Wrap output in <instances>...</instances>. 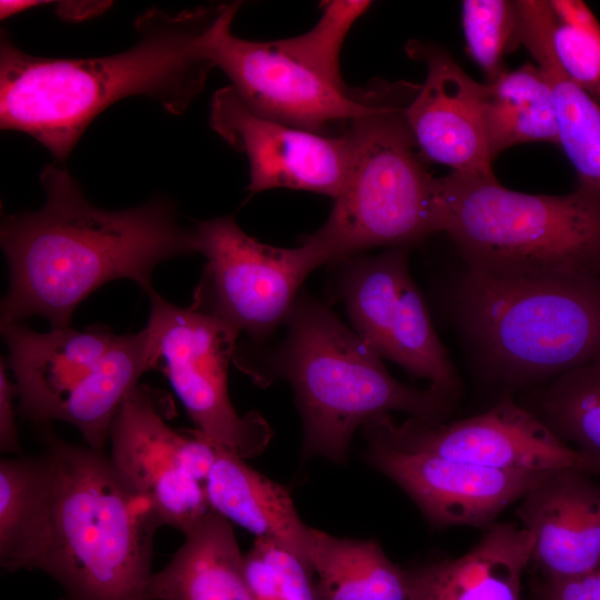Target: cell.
<instances>
[{
    "mask_svg": "<svg viewBox=\"0 0 600 600\" xmlns=\"http://www.w3.org/2000/svg\"><path fill=\"white\" fill-rule=\"evenodd\" d=\"M517 516L533 536L532 560L546 578L600 569V474L550 473L519 501Z\"/></svg>",
    "mask_w": 600,
    "mask_h": 600,
    "instance_id": "18",
    "label": "cell"
},
{
    "mask_svg": "<svg viewBox=\"0 0 600 600\" xmlns=\"http://www.w3.org/2000/svg\"><path fill=\"white\" fill-rule=\"evenodd\" d=\"M43 469L39 454L16 456L0 462V564L24 570L42 508Z\"/></svg>",
    "mask_w": 600,
    "mask_h": 600,
    "instance_id": "26",
    "label": "cell"
},
{
    "mask_svg": "<svg viewBox=\"0 0 600 600\" xmlns=\"http://www.w3.org/2000/svg\"><path fill=\"white\" fill-rule=\"evenodd\" d=\"M409 247L358 253L330 264L329 293L352 330L382 359L454 399L460 380L409 271Z\"/></svg>",
    "mask_w": 600,
    "mask_h": 600,
    "instance_id": "11",
    "label": "cell"
},
{
    "mask_svg": "<svg viewBox=\"0 0 600 600\" xmlns=\"http://www.w3.org/2000/svg\"><path fill=\"white\" fill-rule=\"evenodd\" d=\"M363 439L364 460L399 486L436 528L488 529L550 474L494 470Z\"/></svg>",
    "mask_w": 600,
    "mask_h": 600,
    "instance_id": "16",
    "label": "cell"
},
{
    "mask_svg": "<svg viewBox=\"0 0 600 600\" xmlns=\"http://www.w3.org/2000/svg\"><path fill=\"white\" fill-rule=\"evenodd\" d=\"M43 3L48 2L33 0H2L0 2V16L1 19H4Z\"/></svg>",
    "mask_w": 600,
    "mask_h": 600,
    "instance_id": "34",
    "label": "cell"
},
{
    "mask_svg": "<svg viewBox=\"0 0 600 600\" xmlns=\"http://www.w3.org/2000/svg\"><path fill=\"white\" fill-rule=\"evenodd\" d=\"M533 544L524 527L493 523L462 556L406 569L408 600H520Z\"/></svg>",
    "mask_w": 600,
    "mask_h": 600,
    "instance_id": "19",
    "label": "cell"
},
{
    "mask_svg": "<svg viewBox=\"0 0 600 600\" xmlns=\"http://www.w3.org/2000/svg\"><path fill=\"white\" fill-rule=\"evenodd\" d=\"M153 573L150 600H256L231 522L210 510Z\"/></svg>",
    "mask_w": 600,
    "mask_h": 600,
    "instance_id": "21",
    "label": "cell"
},
{
    "mask_svg": "<svg viewBox=\"0 0 600 600\" xmlns=\"http://www.w3.org/2000/svg\"><path fill=\"white\" fill-rule=\"evenodd\" d=\"M363 438L483 468L527 473L568 469L600 474L592 459L561 440L534 413L508 396L484 412L452 421H397L377 417L360 429Z\"/></svg>",
    "mask_w": 600,
    "mask_h": 600,
    "instance_id": "13",
    "label": "cell"
},
{
    "mask_svg": "<svg viewBox=\"0 0 600 600\" xmlns=\"http://www.w3.org/2000/svg\"><path fill=\"white\" fill-rule=\"evenodd\" d=\"M282 327L276 342H238L232 362L261 388L289 382L302 420V460L343 464L353 434L369 420L402 412L443 422L453 409L454 399L438 389L397 380L352 328L306 291Z\"/></svg>",
    "mask_w": 600,
    "mask_h": 600,
    "instance_id": "3",
    "label": "cell"
},
{
    "mask_svg": "<svg viewBox=\"0 0 600 600\" xmlns=\"http://www.w3.org/2000/svg\"><path fill=\"white\" fill-rule=\"evenodd\" d=\"M151 370L168 378L197 430L243 459L266 449L271 428L258 412L239 414L228 391V368L240 334L222 320L148 293Z\"/></svg>",
    "mask_w": 600,
    "mask_h": 600,
    "instance_id": "10",
    "label": "cell"
},
{
    "mask_svg": "<svg viewBox=\"0 0 600 600\" xmlns=\"http://www.w3.org/2000/svg\"><path fill=\"white\" fill-rule=\"evenodd\" d=\"M521 404L600 467V356L529 391Z\"/></svg>",
    "mask_w": 600,
    "mask_h": 600,
    "instance_id": "25",
    "label": "cell"
},
{
    "mask_svg": "<svg viewBox=\"0 0 600 600\" xmlns=\"http://www.w3.org/2000/svg\"><path fill=\"white\" fill-rule=\"evenodd\" d=\"M554 58L576 86L600 106V22L580 0H548Z\"/></svg>",
    "mask_w": 600,
    "mask_h": 600,
    "instance_id": "27",
    "label": "cell"
},
{
    "mask_svg": "<svg viewBox=\"0 0 600 600\" xmlns=\"http://www.w3.org/2000/svg\"><path fill=\"white\" fill-rule=\"evenodd\" d=\"M483 372L534 390L600 356V276L493 277L467 269L452 293Z\"/></svg>",
    "mask_w": 600,
    "mask_h": 600,
    "instance_id": "5",
    "label": "cell"
},
{
    "mask_svg": "<svg viewBox=\"0 0 600 600\" xmlns=\"http://www.w3.org/2000/svg\"><path fill=\"white\" fill-rule=\"evenodd\" d=\"M210 510L256 539L269 541L298 557L309 568V530L288 490L251 468L243 458L217 446L206 480Z\"/></svg>",
    "mask_w": 600,
    "mask_h": 600,
    "instance_id": "20",
    "label": "cell"
},
{
    "mask_svg": "<svg viewBox=\"0 0 600 600\" xmlns=\"http://www.w3.org/2000/svg\"><path fill=\"white\" fill-rule=\"evenodd\" d=\"M483 86V123L492 161L520 143L559 144L551 86L538 64L506 70Z\"/></svg>",
    "mask_w": 600,
    "mask_h": 600,
    "instance_id": "24",
    "label": "cell"
},
{
    "mask_svg": "<svg viewBox=\"0 0 600 600\" xmlns=\"http://www.w3.org/2000/svg\"><path fill=\"white\" fill-rule=\"evenodd\" d=\"M240 2L224 3L210 34L208 53L254 113L299 129L329 134L361 114L362 90L339 89L280 49L231 33Z\"/></svg>",
    "mask_w": 600,
    "mask_h": 600,
    "instance_id": "14",
    "label": "cell"
},
{
    "mask_svg": "<svg viewBox=\"0 0 600 600\" xmlns=\"http://www.w3.org/2000/svg\"><path fill=\"white\" fill-rule=\"evenodd\" d=\"M427 77L407 108V121L423 160L453 172L493 176L483 123V83L472 79L441 47L407 44Z\"/></svg>",
    "mask_w": 600,
    "mask_h": 600,
    "instance_id": "17",
    "label": "cell"
},
{
    "mask_svg": "<svg viewBox=\"0 0 600 600\" xmlns=\"http://www.w3.org/2000/svg\"><path fill=\"white\" fill-rule=\"evenodd\" d=\"M541 600H600V569L583 576L550 579L540 588Z\"/></svg>",
    "mask_w": 600,
    "mask_h": 600,
    "instance_id": "32",
    "label": "cell"
},
{
    "mask_svg": "<svg viewBox=\"0 0 600 600\" xmlns=\"http://www.w3.org/2000/svg\"><path fill=\"white\" fill-rule=\"evenodd\" d=\"M518 43L544 72L552 90L559 146L580 181L600 191V106L560 69L550 41L548 0H518Z\"/></svg>",
    "mask_w": 600,
    "mask_h": 600,
    "instance_id": "22",
    "label": "cell"
},
{
    "mask_svg": "<svg viewBox=\"0 0 600 600\" xmlns=\"http://www.w3.org/2000/svg\"><path fill=\"white\" fill-rule=\"evenodd\" d=\"M8 364L6 359H1L0 363V450L2 453L21 454V446L19 441L14 399L18 397V391L14 381L8 377Z\"/></svg>",
    "mask_w": 600,
    "mask_h": 600,
    "instance_id": "31",
    "label": "cell"
},
{
    "mask_svg": "<svg viewBox=\"0 0 600 600\" xmlns=\"http://www.w3.org/2000/svg\"><path fill=\"white\" fill-rule=\"evenodd\" d=\"M223 4L178 14L151 9L136 21L139 41L107 57H36L2 33L1 129L31 136L64 161L91 121L124 98L149 97L183 113L216 68L208 47Z\"/></svg>",
    "mask_w": 600,
    "mask_h": 600,
    "instance_id": "2",
    "label": "cell"
},
{
    "mask_svg": "<svg viewBox=\"0 0 600 600\" xmlns=\"http://www.w3.org/2000/svg\"><path fill=\"white\" fill-rule=\"evenodd\" d=\"M308 561L319 600H408L406 569L372 539L332 536L310 527Z\"/></svg>",
    "mask_w": 600,
    "mask_h": 600,
    "instance_id": "23",
    "label": "cell"
},
{
    "mask_svg": "<svg viewBox=\"0 0 600 600\" xmlns=\"http://www.w3.org/2000/svg\"><path fill=\"white\" fill-rule=\"evenodd\" d=\"M210 126L247 156L250 193L289 188L336 199L347 183L352 144L346 130L340 136L322 134L261 117L231 86L213 94Z\"/></svg>",
    "mask_w": 600,
    "mask_h": 600,
    "instance_id": "15",
    "label": "cell"
},
{
    "mask_svg": "<svg viewBox=\"0 0 600 600\" xmlns=\"http://www.w3.org/2000/svg\"><path fill=\"white\" fill-rule=\"evenodd\" d=\"M420 84L376 80L347 128L352 159L347 183L317 231L304 236L326 264L376 247H411L441 232L439 178L423 164L407 121Z\"/></svg>",
    "mask_w": 600,
    "mask_h": 600,
    "instance_id": "6",
    "label": "cell"
},
{
    "mask_svg": "<svg viewBox=\"0 0 600 600\" xmlns=\"http://www.w3.org/2000/svg\"><path fill=\"white\" fill-rule=\"evenodd\" d=\"M40 180L43 207L8 216L1 224L10 283L0 324L39 316L51 329L71 327L73 311L102 284L129 279L148 294L158 264L196 252L194 228L178 223L171 199L104 210L63 167L47 166Z\"/></svg>",
    "mask_w": 600,
    "mask_h": 600,
    "instance_id": "1",
    "label": "cell"
},
{
    "mask_svg": "<svg viewBox=\"0 0 600 600\" xmlns=\"http://www.w3.org/2000/svg\"><path fill=\"white\" fill-rule=\"evenodd\" d=\"M269 564L281 600H319L311 569L298 557L269 541L256 539Z\"/></svg>",
    "mask_w": 600,
    "mask_h": 600,
    "instance_id": "30",
    "label": "cell"
},
{
    "mask_svg": "<svg viewBox=\"0 0 600 600\" xmlns=\"http://www.w3.org/2000/svg\"><path fill=\"white\" fill-rule=\"evenodd\" d=\"M370 6L371 2L366 0L324 1L321 18L312 29L273 43L329 83L346 90L348 87L340 73V51L350 28Z\"/></svg>",
    "mask_w": 600,
    "mask_h": 600,
    "instance_id": "28",
    "label": "cell"
},
{
    "mask_svg": "<svg viewBox=\"0 0 600 600\" xmlns=\"http://www.w3.org/2000/svg\"><path fill=\"white\" fill-rule=\"evenodd\" d=\"M441 232L467 269L493 277L600 276V191L580 181L569 193L529 194L496 176L439 178Z\"/></svg>",
    "mask_w": 600,
    "mask_h": 600,
    "instance_id": "7",
    "label": "cell"
},
{
    "mask_svg": "<svg viewBox=\"0 0 600 600\" xmlns=\"http://www.w3.org/2000/svg\"><path fill=\"white\" fill-rule=\"evenodd\" d=\"M110 2L102 1H64L57 7L59 16L66 19L82 20L101 13Z\"/></svg>",
    "mask_w": 600,
    "mask_h": 600,
    "instance_id": "33",
    "label": "cell"
},
{
    "mask_svg": "<svg viewBox=\"0 0 600 600\" xmlns=\"http://www.w3.org/2000/svg\"><path fill=\"white\" fill-rule=\"evenodd\" d=\"M194 233L206 264L190 307L222 320L247 344L272 339L306 278L326 264L303 237L296 248L269 246L248 236L232 216L201 221Z\"/></svg>",
    "mask_w": 600,
    "mask_h": 600,
    "instance_id": "9",
    "label": "cell"
},
{
    "mask_svg": "<svg viewBox=\"0 0 600 600\" xmlns=\"http://www.w3.org/2000/svg\"><path fill=\"white\" fill-rule=\"evenodd\" d=\"M168 402L160 391L137 386L112 421L108 458L162 526L187 533L210 511L206 480L217 444L197 429H172Z\"/></svg>",
    "mask_w": 600,
    "mask_h": 600,
    "instance_id": "12",
    "label": "cell"
},
{
    "mask_svg": "<svg viewBox=\"0 0 600 600\" xmlns=\"http://www.w3.org/2000/svg\"><path fill=\"white\" fill-rule=\"evenodd\" d=\"M0 326L18 413L38 424L69 423L87 447L103 452L121 404L151 370L147 330L117 334L93 324L37 332L19 322Z\"/></svg>",
    "mask_w": 600,
    "mask_h": 600,
    "instance_id": "8",
    "label": "cell"
},
{
    "mask_svg": "<svg viewBox=\"0 0 600 600\" xmlns=\"http://www.w3.org/2000/svg\"><path fill=\"white\" fill-rule=\"evenodd\" d=\"M40 522L26 570L62 588L60 600H150L153 539L162 526L151 502L108 456L44 432Z\"/></svg>",
    "mask_w": 600,
    "mask_h": 600,
    "instance_id": "4",
    "label": "cell"
},
{
    "mask_svg": "<svg viewBox=\"0 0 600 600\" xmlns=\"http://www.w3.org/2000/svg\"><path fill=\"white\" fill-rule=\"evenodd\" d=\"M461 23L468 56L484 73L487 82L496 80L507 70L503 57L519 47L517 1L464 0Z\"/></svg>",
    "mask_w": 600,
    "mask_h": 600,
    "instance_id": "29",
    "label": "cell"
}]
</instances>
